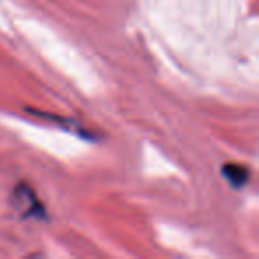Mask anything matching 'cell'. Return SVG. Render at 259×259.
I'll use <instances>...</instances> for the list:
<instances>
[{
    "label": "cell",
    "mask_w": 259,
    "mask_h": 259,
    "mask_svg": "<svg viewBox=\"0 0 259 259\" xmlns=\"http://www.w3.org/2000/svg\"><path fill=\"white\" fill-rule=\"evenodd\" d=\"M222 176L226 178L231 187L240 190V188H243L248 183L250 174H248V169L245 165H240V163H226L222 167Z\"/></svg>",
    "instance_id": "7a4b0ae2"
},
{
    "label": "cell",
    "mask_w": 259,
    "mask_h": 259,
    "mask_svg": "<svg viewBox=\"0 0 259 259\" xmlns=\"http://www.w3.org/2000/svg\"><path fill=\"white\" fill-rule=\"evenodd\" d=\"M13 204L22 213V217H27V219H43L45 217L43 204L36 199V194H34V190L30 187L18 185L15 188Z\"/></svg>",
    "instance_id": "6da1fadb"
}]
</instances>
